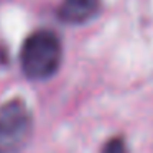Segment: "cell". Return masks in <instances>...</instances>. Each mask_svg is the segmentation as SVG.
Segmentation results:
<instances>
[{"mask_svg":"<svg viewBox=\"0 0 153 153\" xmlns=\"http://www.w3.org/2000/svg\"><path fill=\"white\" fill-rule=\"evenodd\" d=\"M61 41L51 30H36L22 46V69L28 79L43 81L51 77L61 64Z\"/></svg>","mask_w":153,"mask_h":153,"instance_id":"obj_1","label":"cell"},{"mask_svg":"<svg viewBox=\"0 0 153 153\" xmlns=\"http://www.w3.org/2000/svg\"><path fill=\"white\" fill-rule=\"evenodd\" d=\"M33 117L22 99H12L0 107V153H18L28 143Z\"/></svg>","mask_w":153,"mask_h":153,"instance_id":"obj_2","label":"cell"},{"mask_svg":"<svg viewBox=\"0 0 153 153\" xmlns=\"http://www.w3.org/2000/svg\"><path fill=\"white\" fill-rule=\"evenodd\" d=\"M100 10V0H63L58 8L61 22L69 25H82L94 18Z\"/></svg>","mask_w":153,"mask_h":153,"instance_id":"obj_3","label":"cell"},{"mask_svg":"<svg viewBox=\"0 0 153 153\" xmlns=\"http://www.w3.org/2000/svg\"><path fill=\"white\" fill-rule=\"evenodd\" d=\"M102 153H128V146L123 137H114L107 140L102 148Z\"/></svg>","mask_w":153,"mask_h":153,"instance_id":"obj_4","label":"cell"}]
</instances>
